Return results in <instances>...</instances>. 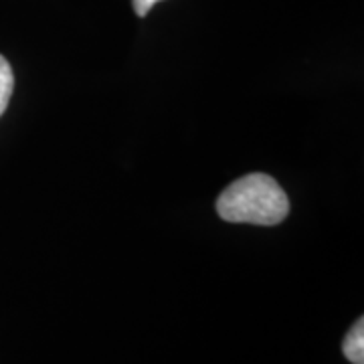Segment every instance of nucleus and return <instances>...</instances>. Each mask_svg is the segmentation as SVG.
Listing matches in <instances>:
<instances>
[{"label": "nucleus", "mask_w": 364, "mask_h": 364, "mask_svg": "<svg viewBox=\"0 0 364 364\" xmlns=\"http://www.w3.org/2000/svg\"><path fill=\"white\" fill-rule=\"evenodd\" d=\"M158 2H162V0H132V6H134L138 16H146Z\"/></svg>", "instance_id": "nucleus-4"}, {"label": "nucleus", "mask_w": 364, "mask_h": 364, "mask_svg": "<svg viewBox=\"0 0 364 364\" xmlns=\"http://www.w3.org/2000/svg\"><path fill=\"white\" fill-rule=\"evenodd\" d=\"M217 213L227 223L272 227L289 213L286 191L269 174L253 172L229 184L217 200Z\"/></svg>", "instance_id": "nucleus-1"}, {"label": "nucleus", "mask_w": 364, "mask_h": 364, "mask_svg": "<svg viewBox=\"0 0 364 364\" xmlns=\"http://www.w3.org/2000/svg\"><path fill=\"white\" fill-rule=\"evenodd\" d=\"M13 90H14L13 69H11V65H9V61L0 55V116H2V114H4V109L9 107Z\"/></svg>", "instance_id": "nucleus-3"}, {"label": "nucleus", "mask_w": 364, "mask_h": 364, "mask_svg": "<svg viewBox=\"0 0 364 364\" xmlns=\"http://www.w3.org/2000/svg\"><path fill=\"white\" fill-rule=\"evenodd\" d=\"M342 352L352 364H364V320L358 318L342 342Z\"/></svg>", "instance_id": "nucleus-2"}]
</instances>
